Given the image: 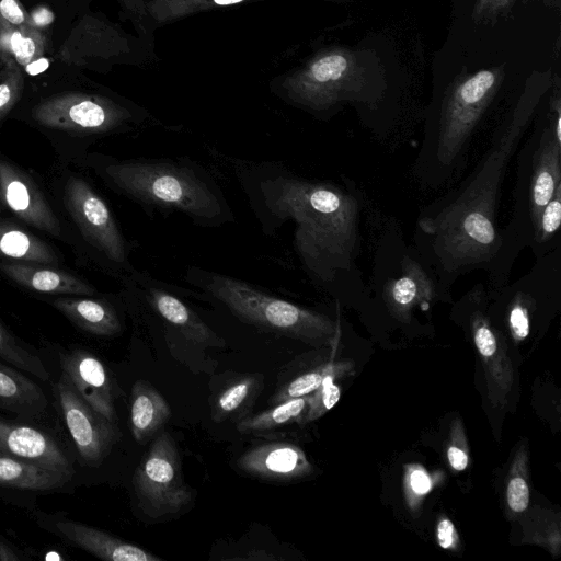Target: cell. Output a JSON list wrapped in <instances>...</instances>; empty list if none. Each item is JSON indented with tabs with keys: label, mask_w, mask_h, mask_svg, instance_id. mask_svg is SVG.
<instances>
[{
	"label": "cell",
	"mask_w": 561,
	"mask_h": 561,
	"mask_svg": "<svg viewBox=\"0 0 561 561\" xmlns=\"http://www.w3.org/2000/svg\"><path fill=\"white\" fill-rule=\"evenodd\" d=\"M229 160L262 231L273 236L293 221L295 251L312 283L339 300L364 304L357 261L366 196L350 181L310 180L280 162Z\"/></svg>",
	"instance_id": "6da1fadb"
},
{
	"label": "cell",
	"mask_w": 561,
	"mask_h": 561,
	"mask_svg": "<svg viewBox=\"0 0 561 561\" xmlns=\"http://www.w3.org/2000/svg\"><path fill=\"white\" fill-rule=\"evenodd\" d=\"M545 91V84L529 82L493 129L473 169L416 218L411 243L449 293L462 275L486 273L497 254L503 182Z\"/></svg>",
	"instance_id": "7a4b0ae2"
},
{
	"label": "cell",
	"mask_w": 561,
	"mask_h": 561,
	"mask_svg": "<svg viewBox=\"0 0 561 561\" xmlns=\"http://www.w3.org/2000/svg\"><path fill=\"white\" fill-rule=\"evenodd\" d=\"M99 171L113 188L147 213L180 214L205 228L234 221L216 179L187 157L108 159Z\"/></svg>",
	"instance_id": "3957f363"
},
{
	"label": "cell",
	"mask_w": 561,
	"mask_h": 561,
	"mask_svg": "<svg viewBox=\"0 0 561 561\" xmlns=\"http://www.w3.org/2000/svg\"><path fill=\"white\" fill-rule=\"evenodd\" d=\"M362 73L355 54L331 47L276 78L272 90L284 102L319 119H329L343 104L351 103L378 142L391 148L402 146L404 141L383 105L381 90Z\"/></svg>",
	"instance_id": "277c9868"
},
{
	"label": "cell",
	"mask_w": 561,
	"mask_h": 561,
	"mask_svg": "<svg viewBox=\"0 0 561 561\" xmlns=\"http://www.w3.org/2000/svg\"><path fill=\"white\" fill-rule=\"evenodd\" d=\"M184 279L210 302L260 330L316 346L332 343L339 333V323L327 314L280 299L233 276L191 266Z\"/></svg>",
	"instance_id": "5b68a950"
},
{
	"label": "cell",
	"mask_w": 561,
	"mask_h": 561,
	"mask_svg": "<svg viewBox=\"0 0 561 561\" xmlns=\"http://www.w3.org/2000/svg\"><path fill=\"white\" fill-rule=\"evenodd\" d=\"M39 125L82 134H108L160 126L147 110L106 95L65 92L37 103L31 112Z\"/></svg>",
	"instance_id": "8992f818"
},
{
	"label": "cell",
	"mask_w": 561,
	"mask_h": 561,
	"mask_svg": "<svg viewBox=\"0 0 561 561\" xmlns=\"http://www.w3.org/2000/svg\"><path fill=\"white\" fill-rule=\"evenodd\" d=\"M560 297L561 245H558L535 259L527 273L489 295V314L504 317L512 337L520 342L529 335L534 319L554 309Z\"/></svg>",
	"instance_id": "52a82bcc"
},
{
	"label": "cell",
	"mask_w": 561,
	"mask_h": 561,
	"mask_svg": "<svg viewBox=\"0 0 561 561\" xmlns=\"http://www.w3.org/2000/svg\"><path fill=\"white\" fill-rule=\"evenodd\" d=\"M133 484L145 515L157 519L179 513L193 500L180 455L168 433L160 434L134 474Z\"/></svg>",
	"instance_id": "ba28073f"
},
{
	"label": "cell",
	"mask_w": 561,
	"mask_h": 561,
	"mask_svg": "<svg viewBox=\"0 0 561 561\" xmlns=\"http://www.w3.org/2000/svg\"><path fill=\"white\" fill-rule=\"evenodd\" d=\"M65 203L84 240L113 268L125 275L135 270L129 262L128 243L111 209L84 180L68 179Z\"/></svg>",
	"instance_id": "9c48e42d"
},
{
	"label": "cell",
	"mask_w": 561,
	"mask_h": 561,
	"mask_svg": "<svg viewBox=\"0 0 561 561\" xmlns=\"http://www.w3.org/2000/svg\"><path fill=\"white\" fill-rule=\"evenodd\" d=\"M55 391L64 422L81 460L87 466L101 465L122 436L116 423L98 413L64 371L55 385Z\"/></svg>",
	"instance_id": "30bf717a"
},
{
	"label": "cell",
	"mask_w": 561,
	"mask_h": 561,
	"mask_svg": "<svg viewBox=\"0 0 561 561\" xmlns=\"http://www.w3.org/2000/svg\"><path fill=\"white\" fill-rule=\"evenodd\" d=\"M0 198L26 224L51 236H60L59 221L42 192L32 179L5 161H0Z\"/></svg>",
	"instance_id": "8fae6325"
},
{
	"label": "cell",
	"mask_w": 561,
	"mask_h": 561,
	"mask_svg": "<svg viewBox=\"0 0 561 561\" xmlns=\"http://www.w3.org/2000/svg\"><path fill=\"white\" fill-rule=\"evenodd\" d=\"M0 453L18 457L72 478L69 457L54 437L36 427L0 417Z\"/></svg>",
	"instance_id": "7c38bea8"
},
{
	"label": "cell",
	"mask_w": 561,
	"mask_h": 561,
	"mask_svg": "<svg viewBox=\"0 0 561 561\" xmlns=\"http://www.w3.org/2000/svg\"><path fill=\"white\" fill-rule=\"evenodd\" d=\"M43 527L54 531L65 541L106 561H160L149 551L122 540L104 530L66 517L44 518Z\"/></svg>",
	"instance_id": "4fadbf2b"
},
{
	"label": "cell",
	"mask_w": 561,
	"mask_h": 561,
	"mask_svg": "<svg viewBox=\"0 0 561 561\" xmlns=\"http://www.w3.org/2000/svg\"><path fill=\"white\" fill-rule=\"evenodd\" d=\"M60 363L81 397L98 413L116 423L114 385L105 365L85 350L62 355Z\"/></svg>",
	"instance_id": "5bb4252c"
},
{
	"label": "cell",
	"mask_w": 561,
	"mask_h": 561,
	"mask_svg": "<svg viewBox=\"0 0 561 561\" xmlns=\"http://www.w3.org/2000/svg\"><path fill=\"white\" fill-rule=\"evenodd\" d=\"M237 467L249 476L289 481L311 472V465L305 453L289 443H266L242 454Z\"/></svg>",
	"instance_id": "9a60e30c"
},
{
	"label": "cell",
	"mask_w": 561,
	"mask_h": 561,
	"mask_svg": "<svg viewBox=\"0 0 561 561\" xmlns=\"http://www.w3.org/2000/svg\"><path fill=\"white\" fill-rule=\"evenodd\" d=\"M118 34L99 19L84 16L60 46L58 58L77 66H88L93 58H111L117 53L105 44L114 43Z\"/></svg>",
	"instance_id": "2e32d148"
},
{
	"label": "cell",
	"mask_w": 561,
	"mask_h": 561,
	"mask_svg": "<svg viewBox=\"0 0 561 561\" xmlns=\"http://www.w3.org/2000/svg\"><path fill=\"white\" fill-rule=\"evenodd\" d=\"M2 272L15 283L46 294L92 296L95 288L69 273L28 263H2Z\"/></svg>",
	"instance_id": "e0dca14e"
},
{
	"label": "cell",
	"mask_w": 561,
	"mask_h": 561,
	"mask_svg": "<svg viewBox=\"0 0 561 561\" xmlns=\"http://www.w3.org/2000/svg\"><path fill=\"white\" fill-rule=\"evenodd\" d=\"M130 403L131 433L136 442L144 444L163 427L171 410L162 394L146 380L134 383Z\"/></svg>",
	"instance_id": "ac0fdd59"
},
{
	"label": "cell",
	"mask_w": 561,
	"mask_h": 561,
	"mask_svg": "<svg viewBox=\"0 0 561 561\" xmlns=\"http://www.w3.org/2000/svg\"><path fill=\"white\" fill-rule=\"evenodd\" d=\"M54 306L85 332L113 336L122 324L116 309L106 300L91 298H57Z\"/></svg>",
	"instance_id": "d6986e66"
},
{
	"label": "cell",
	"mask_w": 561,
	"mask_h": 561,
	"mask_svg": "<svg viewBox=\"0 0 561 561\" xmlns=\"http://www.w3.org/2000/svg\"><path fill=\"white\" fill-rule=\"evenodd\" d=\"M41 387L16 369L0 363V408L22 416L34 417L47 408Z\"/></svg>",
	"instance_id": "ffe728a7"
},
{
	"label": "cell",
	"mask_w": 561,
	"mask_h": 561,
	"mask_svg": "<svg viewBox=\"0 0 561 561\" xmlns=\"http://www.w3.org/2000/svg\"><path fill=\"white\" fill-rule=\"evenodd\" d=\"M71 477L31 461L0 453V486L28 491H54Z\"/></svg>",
	"instance_id": "44dd1931"
},
{
	"label": "cell",
	"mask_w": 561,
	"mask_h": 561,
	"mask_svg": "<svg viewBox=\"0 0 561 561\" xmlns=\"http://www.w3.org/2000/svg\"><path fill=\"white\" fill-rule=\"evenodd\" d=\"M0 255L23 263L58 264L55 251L39 238L10 224L0 222Z\"/></svg>",
	"instance_id": "7402d4cb"
},
{
	"label": "cell",
	"mask_w": 561,
	"mask_h": 561,
	"mask_svg": "<svg viewBox=\"0 0 561 561\" xmlns=\"http://www.w3.org/2000/svg\"><path fill=\"white\" fill-rule=\"evenodd\" d=\"M0 42L3 51L25 68L44 57L45 37L36 26H13L0 20Z\"/></svg>",
	"instance_id": "603a6c76"
},
{
	"label": "cell",
	"mask_w": 561,
	"mask_h": 561,
	"mask_svg": "<svg viewBox=\"0 0 561 561\" xmlns=\"http://www.w3.org/2000/svg\"><path fill=\"white\" fill-rule=\"evenodd\" d=\"M306 411V396L288 399L259 414L241 420L237 425V430L241 433L270 432L280 426L302 421Z\"/></svg>",
	"instance_id": "cb8c5ba5"
},
{
	"label": "cell",
	"mask_w": 561,
	"mask_h": 561,
	"mask_svg": "<svg viewBox=\"0 0 561 561\" xmlns=\"http://www.w3.org/2000/svg\"><path fill=\"white\" fill-rule=\"evenodd\" d=\"M245 1L257 0H147L146 7L150 22L156 30L159 26L179 21L195 13Z\"/></svg>",
	"instance_id": "d4e9b609"
},
{
	"label": "cell",
	"mask_w": 561,
	"mask_h": 561,
	"mask_svg": "<svg viewBox=\"0 0 561 561\" xmlns=\"http://www.w3.org/2000/svg\"><path fill=\"white\" fill-rule=\"evenodd\" d=\"M561 183L542 209L529 248L538 259L561 245Z\"/></svg>",
	"instance_id": "484cf974"
},
{
	"label": "cell",
	"mask_w": 561,
	"mask_h": 561,
	"mask_svg": "<svg viewBox=\"0 0 561 561\" xmlns=\"http://www.w3.org/2000/svg\"><path fill=\"white\" fill-rule=\"evenodd\" d=\"M261 381V376L250 375L232 382L218 396L213 411V419L216 422H221L224 419L250 405L257 396L259 388L262 387Z\"/></svg>",
	"instance_id": "4316f807"
},
{
	"label": "cell",
	"mask_w": 561,
	"mask_h": 561,
	"mask_svg": "<svg viewBox=\"0 0 561 561\" xmlns=\"http://www.w3.org/2000/svg\"><path fill=\"white\" fill-rule=\"evenodd\" d=\"M0 358L11 364L13 367L22 369L41 380H48L49 373L43 360L33 354L27 347L18 341L0 323Z\"/></svg>",
	"instance_id": "83f0119b"
},
{
	"label": "cell",
	"mask_w": 561,
	"mask_h": 561,
	"mask_svg": "<svg viewBox=\"0 0 561 561\" xmlns=\"http://www.w3.org/2000/svg\"><path fill=\"white\" fill-rule=\"evenodd\" d=\"M0 71V121L12 110L20 101L24 78L19 64L8 56L2 61Z\"/></svg>",
	"instance_id": "f1b7e54d"
},
{
	"label": "cell",
	"mask_w": 561,
	"mask_h": 561,
	"mask_svg": "<svg viewBox=\"0 0 561 561\" xmlns=\"http://www.w3.org/2000/svg\"><path fill=\"white\" fill-rule=\"evenodd\" d=\"M334 376L335 371L329 374L318 389L306 396L307 411L302 420L304 422L317 420L339 402L341 390L333 382Z\"/></svg>",
	"instance_id": "f546056e"
},
{
	"label": "cell",
	"mask_w": 561,
	"mask_h": 561,
	"mask_svg": "<svg viewBox=\"0 0 561 561\" xmlns=\"http://www.w3.org/2000/svg\"><path fill=\"white\" fill-rule=\"evenodd\" d=\"M335 366L325 365L321 366L318 369L308 371L298 376L297 378L289 381L285 385L274 397V401L276 403L293 399L305 397L318 389L324 378L335 371Z\"/></svg>",
	"instance_id": "4dcf8cb0"
},
{
	"label": "cell",
	"mask_w": 561,
	"mask_h": 561,
	"mask_svg": "<svg viewBox=\"0 0 561 561\" xmlns=\"http://www.w3.org/2000/svg\"><path fill=\"white\" fill-rule=\"evenodd\" d=\"M126 18L133 23L140 38L151 41L154 28L147 11V0H117Z\"/></svg>",
	"instance_id": "1f68e13d"
},
{
	"label": "cell",
	"mask_w": 561,
	"mask_h": 561,
	"mask_svg": "<svg viewBox=\"0 0 561 561\" xmlns=\"http://www.w3.org/2000/svg\"><path fill=\"white\" fill-rule=\"evenodd\" d=\"M0 20L13 26H35L20 0H0Z\"/></svg>",
	"instance_id": "d6a6232c"
},
{
	"label": "cell",
	"mask_w": 561,
	"mask_h": 561,
	"mask_svg": "<svg viewBox=\"0 0 561 561\" xmlns=\"http://www.w3.org/2000/svg\"><path fill=\"white\" fill-rule=\"evenodd\" d=\"M507 504L510 508L516 513L527 508L529 503V489L524 478L513 477L506 490Z\"/></svg>",
	"instance_id": "836d02e7"
},
{
	"label": "cell",
	"mask_w": 561,
	"mask_h": 561,
	"mask_svg": "<svg viewBox=\"0 0 561 561\" xmlns=\"http://www.w3.org/2000/svg\"><path fill=\"white\" fill-rule=\"evenodd\" d=\"M25 552L19 550L7 538L0 534V561H22L28 560Z\"/></svg>",
	"instance_id": "e575fe53"
},
{
	"label": "cell",
	"mask_w": 561,
	"mask_h": 561,
	"mask_svg": "<svg viewBox=\"0 0 561 561\" xmlns=\"http://www.w3.org/2000/svg\"><path fill=\"white\" fill-rule=\"evenodd\" d=\"M436 536L437 541L442 548H450L455 539L454 524L447 518L442 519L437 525Z\"/></svg>",
	"instance_id": "d590c367"
},
{
	"label": "cell",
	"mask_w": 561,
	"mask_h": 561,
	"mask_svg": "<svg viewBox=\"0 0 561 561\" xmlns=\"http://www.w3.org/2000/svg\"><path fill=\"white\" fill-rule=\"evenodd\" d=\"M447 457L450 466L457 470L462 471L467 468L468 465V456L467 454L456 446H451L448 448Z\"/></svg>",
	"instance_id": "8d00e7d4"
},
{
	"label": "cell",
	"mask_w": 561,
	"mask_h": 561,
	"mask_svg": "<svg viewBox=\"0 0 561 561\" xmlns=\"http://www.w3.org/2000/svg\"><path fill=\"white\" fill-rule=\"evenodd\" d=\"M511 1L512 0H478L477 11L490 15L507 7Z\"/></svg>",
	"instance_id": "74e56055"
},
{
	"label": "cell",
	"mask_w": 561,
	"mask_h": 561,
	"mask_svg": "<svg viewBox=\"0 0 561 561\" xmlns=\"http://www.w3.org/2000/svg\"><path fill=\"white\" fill-rule=\"evenodd\" d=\"M411 485L419 494H424L431 489V480L423 471H414L411 474Z\"/></svg>",
	"instance_id": "f35d334b"
},
{
	"label": "cell",
	"mask_w": 561,
	"mask_h": 561,
	"mask_svg": "<svg viewBox=\"0 0 561 561\" xmlns=\"http://www.w3.org/2000/svg\"><path fill=\"white\" fill-rule=\"evenodd\" d=\"M44 559L46 560H62L64 558L57 551H49Z\"/></svg>",
	"instance_id": "ab89813d"
},
{
	"label": "cell",
	"mask_w": 561,
	"mask_h": 561,
	"mask_svg": "<svg viewBox=\"0 0 561 561\" xmlns=\"http://www.w3.org/2000/svg\"><path fill=\"white\" fill-rule=\"evenodd\" d=\"M9 55H7L3 49H2V46H1V42H0V61H2L4 58H7Z\"/></svg>",
	"instance_id": "60d3db41"
}]
</instances>
